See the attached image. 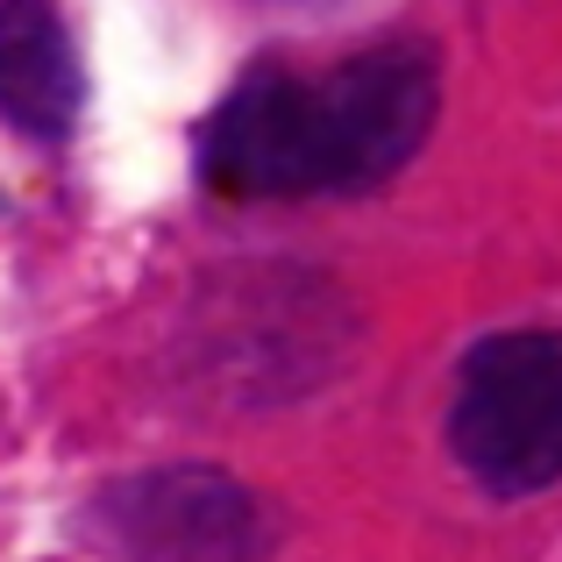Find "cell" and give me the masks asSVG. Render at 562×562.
Returning a JSON list of instances; mask_svg holds the SVG:
<instances>
[{"mask_svg":"<svg viewBox=\"0 0 562 562\" xmlns=\"http://www.w3.org/2000/svg\"><path fill=\"white\" fill-rule=\"evenodd\" d=\"M456 456L477 484L527 498L562 477V335L513 328L492 335L456 371L449 413Z\"/></svg>","mask_w":562,"mask_h":562,"instance_id":"obj_2","label":"cell"},{"mask_svg":"<svg viewBox=\"0 0 562 562\" xmlns=\"http://www.w3.org/2000/svg\"><path fill=\"white\" fill-rule=\"evenodd\" d=\"M0 114L43 143L79 122V50L50 0H0Z\"/></svg>","mask_w":562,"mask_h":562,"instance_id":"obj_4","label":"cell"},{"mask_svg":"<svg viewBox=\"0 0 562 562\" xmlns=\"http://www.w3.org/2000/svg\"><path fill=\"white\" fill-rule=\"evenodd\" d=\"M435 122V57L378 43L328 71L257 65L200 128V171L228 200H314L392 179Z\"/></svg>","mask_w":562,"mask_h":562,"instance_id":"obj_1","label":"cell"},{"mask_svg":"<svg viewBox=\"0 0 562 562\" xmlns=\"http://www.w3.org/2000/svg\"><path fill=\"white\" fill-rule=\"evenodd\" d=\"M93 520L122 562H263V541H271L257 498L200 463L108 484Z\"/></svg>","mask_w":562,"mask_h":562,"instance_id":"obj_3","label":"cell"}]
</instances>
